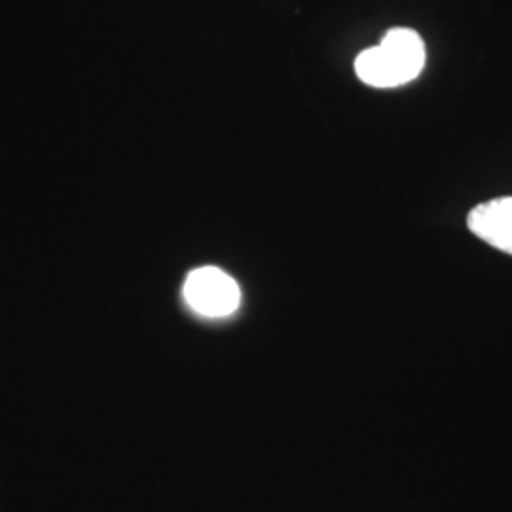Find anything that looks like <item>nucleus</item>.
Here are the masks:
<instances>
[{
	"label": "nucleus",
	"mask_w": 512,
	"mask_h": 512,
	"mask_svg": "<svg viewBox=\"0 0 512 512\" xmlns=\"http://www.w3.org/2000/svg\"><path fill=\"white\" fill-rule=\"evenodd\" d=\"M425 67V44L412 29H389L382 42L357 55L355 73L372 88H399L420 76Z\"/></svg>",
	"instance_id": "nucleus-1"
},
{
	"label": "nucleus",
	"mask_w": 512,
	"mask_h": 512,
	"mask_svg": "<svg viewBox=\"0 0 512 512\" xmlns=\"http://www.w3.org/2000/svg\"><path fill=\"white\" fill-rule=\"evenodd\" d=\"M186 304L203 317H228L239 308L241 291L234 277L215 266L190 272L183 287Z\"/></svg>",
	"instance_id": "nucleus-2"
},
{
	"label": "nucleus",
	"mask_w": 512,
	"mask_h": 512,
	"mask_svg": "<svg viewBox=\"0 0 512 512\" xmlns=\"http://www.w3.org/2000/svg\"><path fill=\"white\" fill-rule=\"evenodd\" d=\"M467 224L476 238L512 255V198L476 205L467 217Z\"/></svg>",
	"instance_id": "nucleus-3"
}]
</instances>
